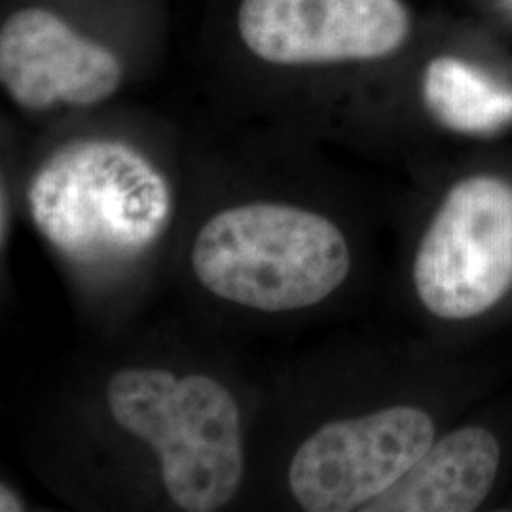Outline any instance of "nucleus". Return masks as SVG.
Segmentation results:
<instances>
[{"label": "nucleus", "instance_id": "nucleus-9", "mask_svg": "<svg viewBox=\"0 0 512 512\" xmlns=\"http://www.w3.org/2000/svg\"><path fill=\"white\" fill-rule=\"evenodd\" d=\"M423 101L446 128L492 133L512 122V90L458 57H437L423 74Z\"/></svg>", "mask_w": 512, "mask_h": 512}, {"label": "nucleus", "instance_id": "nucleus-2", "mask_svg": "<svg viewBox=\"0 0 512 512\" xmlns=\"http://www.w3.org/2000/svg\"><path fill=\"white\" fill-rule=\"evenodd\" d=\"M38 232L82 262L137 255L164 232L171 190L145 154L120 141L59 148L29 186Z\"/></svg>", "mask_w": 512, "mask_h": 512}, {"label": "nucleus", "instance_id": "nucleus-7", "mask_svg": "<svg viewBox=\"0 0 512 512\" xmlns=\"http://www.w3.org/2000/svg\"><path fill=\"white\" fill-rule=\"evenodd\" d=\"M122 78L118 55L48 8H21L0 27V82L21 109L97 105Z\"/></svg>", "mask_w": 512, "mask_h": 512}, {"label": "nucleus", "instance_id": "nucleus-8", "mask_svg": "<svg viewBox=\"0 0 512 512\" xmlns=\"http://www.w3.org/2000/svg\"><path fill=\"white\" fill-rule=\"evenodd\" d=\"M501 450L484 427L446 435L387 492L370 501V512H469L492 492Z\"/></svg>", "mask_w": 512, "mask_h": 512}, {"label": "nucleus", "instance_id": "nucleus-4", "mask_svg": "<svg viewBox=\"0 0 512 512\" xmlns=\"http://www.w3.org/2000/svg\"><path fill=\"white\" fill-rule=\"evenodd\" d=\"M414 285L450 321L478 317L511 291L512 184L476 175L448 192L418 247Z\"/></svg>", "mask_w": 512, "mask_h": 512}, {"label": "nucleus", "instance_id": "nucleus-3", "mask_svg": "<svg viewBox=\"0 0 512 512\" xmlns=\"http://www.w3.org/2000/svg\"><path fill=\"white\" fill-rule=\"evenodd\" d=\"M110 414L158 454L165 490L188 512L232 501L243 478L239 408L209 376L175 378L164 368H129L110 380Z\"/></svg>", "mask_w": 512, "mask_h": 512}, {"label": "nucleus", "instance_id": "nucleus-6", "mask_svg": "<svg viewBox=\"0 0 512 512\" xmlns=\"http://www.w3.org/2000/svg\"><path fill=\"white\" fill-rule=\"evenodd\" d=\"M408 31L399 0H241L238 8L245 48L283 67L385 57Z\"/></svg>", "mask_w": 512, "mask_h": 512}, {"label": "nucleus", "instance_id": "nucleus-1", "mask_svg": "<svg viewBox=\"0 0 512 512\" xmlns=\"http://www.w3.org/2000/svg\"><path fill=\"white\" fill-rule=\"evenodd\" d=\"M192 268L213 294L258 311L310 308L349 274L344 234L300 207L249 203L226 209L202 228Z\"/></svg>", "mask_w": 512, "mask_h": 512}, {"label": "nucleus", "instance_id": "nucleus-5", "mask_svg": "<svg viewBox=\"0 0 512 512\" xmlns=\"http://www.w3.org/2000/svg\"><path fill=\"white\" fill-rule=\"evenodd\" d=\"M433 442V420L414 406L332 421L294 454L291 492L304 511H363L395 486Z\"/></svg>", "mask_w": 512, "mask_h": 512}, {"label": "nucleus", "instance_id": "nucleus-10", "mask_svg": "<svg viewBox=\"0 0 512 512\" xmlns=\"http://www.w3.org/2000/svg\"><path fill=\"white\" fill-rule=\"evenodd\" d=\"M21 509H23V505H21L18 497L12 494L10 490L2 488V492H0V511H21Z\"/></svg>", "mask_w": 512, "mask_h": 512}]
</instances>
